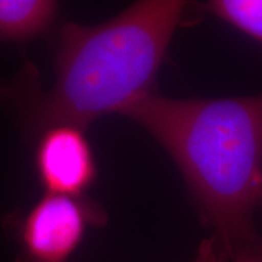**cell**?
Instances as JSON below:
<instances>
[{
	"label": "cell",
	"mask_w": 262,
	"mask_h": 262,
	"mask_svg": "<svg viewBox=\"0 0 262 262\" xmlns=\"http://www.w3.org/2000/svg\"><path fill=\"white\" fill-rule=\"evenodd\" d=\"M205 10L262 45V0H211Z\"/></svg>",
	"instance_id": "6"
},
{
	"label": "cell",
	"mask_w": 262,
	"mask_h": 262,
	"mask_svg": "<svg viewBox=\"0 0 262 262\" xmlns=\"http://www.w3.org/2000/svg\"><path fill=\"white\" fill-rule=\"evenodd\" d=\"M258 206H261V208H262V186H261V189H260V196H258Z\"/></svg>",
	"instance_id": "8"
},
{
	"label": "cell",
	"mask_w": 262,
	"mask_h": 262,
	"mask_svg": "<svg viewBox=\"0 0 262 262\" xmlns=\"http://www.w3.org/2000/svg\"><path fill=\"white\" fill-rule=\"evenodd\" d=\"M120 114L171 157L231 262L260 242L254 212L262 186V94L180 100L153 91Z\"/></svg>",
	"instance_id": "1"
},
{
	"label": "cell",
	"mask_w": 262,
	"mask_h": 262,
	"mask_svg": "<svg viewBox=\"0 0 262 262\" xmlns=\"http://www.w3.org/2000/svg\"><path fill=\"white\" fill-rule=\"evenodd\" d=\"M106 222L107 214L93 199L45 193L27 214L8 219L19 248L15 262H70L88 228Z\"/></svg>",
	"instance_id": "3"
},
{
	"label": "cell",
	"mask_w": 262,
	"mask_h": 262,
	"mask_svg": "<svg viewBox=\"0 0 262 262\" xmlns=\"http://www.w3.org/2000/svg\"><path fill=\"white\" fill-rule=\"evenodd\" d=\"M34 166L48 194L84 196L97 178L96 159L85 129L72 124H55L40 131Z\"/></svg>",
	"instance_id": "4"
},
{
	"label": "cell",
	"mask_w": 262,
	"mask_h": 262,
	"mask_svg": "<svg viewBox=\"0 0 262 262\" xmlns=\"http://www.w3.org/2000/svg\"><path fill=\"white\" fill-rule=\"evenodd\" d=\"M58 12L60 4L52 0H0V44L47 34Z\"/></svg>",
	"instance_id": "5"
},
{
	"label": "cell",
	"mask_w": 262,
	"mask_h": 262,
	"mask_svg": "<svg viewBox=\"0 0 262 262\" xmlns=\"http://www.w3.org/2000/svg\"><path fill=\"white\" fill-rule=\"evenodd\" d=\"M194 262H231L215 237L202 242ZM232 262H262V241L253 247L242 250L232 258Z\"/></svg>",
	"instance_id": "7"
},
{
	"label": "cell",
	"mask_w": 262,
	"mask_h": 262,
	"mask_svg": "<svg viewBox=\"0 0 262 262\" xmlns=\"http://www.w3.org/2000/svg\"><path fill=\"white\" fill-rule=\"evenodd\" d=\"M187 10L188 3L181 0H141L103 24L61 26L55 84L28 103L29 125L39 133L55 124L86 129L153 93Z\"/></svg>",
	"instance_id": "2"
}]
</instances>
